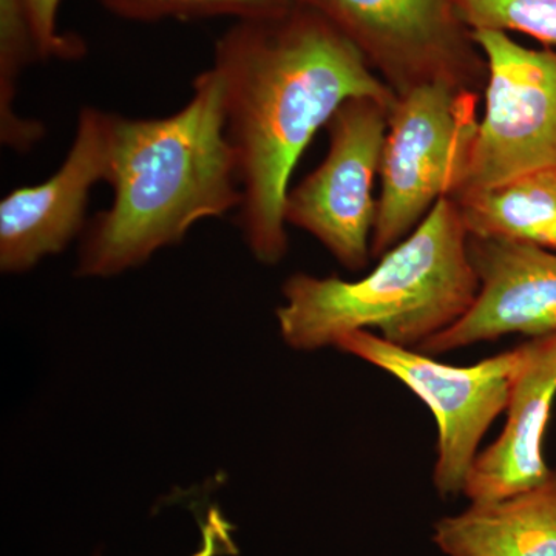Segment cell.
<instances>
[{"label":"cell","mask_w":556,"mask_h":556,"mask_svg":"<svg viewBox=\"0 0 556 556\" xmlns=\"http://www.w3.org/2000/svg\"><path fill=\"white\" fill-rule=\"evenodd\" d=\"M226 137L241 186L237 208L252 255L277 265L288 251L285 201L311 139L353 98L396 104L397 94L316 11L237 21L215 43Z\"/></svg>","instance_id":"obj_1"},{"label":"cell","mask_w":556,"mask_h":556,"mask_svg":"<svg viewBox=\"0 0 556 556\" xmlns=\"http://www.w3.org/2000/svg\"><path fill=\"white\" fill-rule=\"evenodd\" d=\"M112 206L90 223L83 277H112L185 239L201 219L241 204L236 153L226 137L223 84L214 68L193 80L185 108L166 118L112 115Z\"/></svg>","instance_id":"obj_2"},{"label":"cell","mask_w":556,"mask_h":556,"mask_svg":"<svg viewBox=\"0 0 556 556\" xmlns=\"http://www.w3.org/2000/svg\"><path fill=\"white\" fill-rule=\"evenodd\" d=\"M358 280L294 274L277 309L287 345L336 346L353 332H375L394 345L420 350L473 306L479 281L456 201L444 197L412 233Z\"/></svg>","instance_id":"obj_3"},{"label":"cell","mask_w":556,"mask_h":556,"mask_svg":"<svg viewBox=\"0 0 556 556\" xmlns=\"http://www.w3.org/2000/svg\"><path fill=\"white\" fill-rule=\"evenodd\" d=\"M479 98L441 83L397 97L380 161L371 257L407 239L439 200L456 192L479 126Z\"/></svg>","instance_id":"obj_4"},{"label":"cell","mask_w":556,"mask_h":556,"mask_svg":"<svg viewBox=\"0 0 556 556\" xmlns=\"http://www.w3.org/2000/svg\"><path fill=\"white\" fill-rule=\"evenodd\" d=\"M484 54V113L453 197L556 170V49H529L504 31H473Z\"/></svg>","instance_id":"obj_5"},{"label":"cell","mask_w":556,"mask_h":556,"mask_svg":"<svg viewBox=\"0 0 556 556\" xmlns=\"http://www.w3.org/2000/svg\"><path fill=\"white\" fill-rule=\"evenodd\" d=\"M316 11L397 97L427 84L481 93L486 62L452 0H291Z\"/></svg>","instance_id":"obj_6"},{"label":"cell","mask_w":556,"mask_h":556,"mask_svg":"<svg viewBox=\"0 0 556 556\" xmlns=\"http://www.w3.org/2000/svg\"><path fill=\"white\" fill-rule=\"evenodd\" d=\"M336 348L393 376L431 409L438 427L434 489L442 497L463 495L482 439L506 413L517 348L468 367L442 364L368 331L348 334Z\"/></svg>","instance_id":"obj_7"},{"label":"cell","mask_w":556,"mask_h":556,"mask_svg":"<svg viewBox=\"0 0 556 556\" xmlns=\"http://www.w3.org/2000/svg\"><path fill=\"white\" fill-rule=\"evenodd\" d=\"M393 105L362 97L340 105L328 123L327 156L289 189L285 222L308 232L346 269L371 258L378 201L372 186L380 172Z\"/></svg>","instance_id":"obj_8"},{"label":"cell","mask_w":556,"mask_h":556,"mask_svg":"<svg viewBox=\"0 0 556 556\" xmlns=\"http://www.w3.org/2000/svg\"><path fill=\"white\" fill-rule=\"evenodd\" d=\"M112 115L94 108L80 110L75 139L60 169L40 185L14 189L2 200V273H27L78 236L91 189L109 179Z\"/></svg>","instance_id":"obj_9"},{"label":"cell","mask_w":556,"mask_h":556,"mask_svg":"<svg viewBox=\"0 0 556 556\" xmlns=\"http://www.w3.org/2000/svg\"><path fill=\"white\" fill-rule=\"evenodd\" d=\"M479 291L466 316L420 348L445 354L506 336L556 332V252L503 239L468 236Z\"/></svg>","instance_id":"obj_10"},{"label":"cell","mask_w":556,"mask_h":556,"mask_svg":"<svg viewBox=\"0 0 556 556\" xmlns=\"http://www.w3.org/2000/svg\"><path fill=\"white\" fill-rule=\"evenodd\" d=\"M556 399V332L517 346L506 426L481 450L463 495L486 503L532 489L551 473L544 437Z\"/></svg>","instance_id":"obj_11"},{"label":"cell","mask_w":556,"mask_h":556,"mask_svg":"<svg viewBox=\"0 0 556 556\" xmlns=\"http://www.w3.org/2000/svg\"><path fill=\"white\" fill-rule=\"evenodd\" d=\"M431 541L444 556H556V467L532 489L439 518Z\"/></svg>","instance_id":"obj_12"},{"label":"cell","mask_w":556,"mask_h":556,"mask_svg":"<svg viewBox=\"0 0 556 556\" xmlns=\"http://www.w3.org/2000/svg\"><path fill=\"white\" fill-rule=\"evenodd\" d=\"M453 200L468 236L519 241L556 252V170L532 172Z\"/></svg>","instance_id":"obj_13"},{"label":"cell","mask_w":556,"mask_h":556,"mask_svg":"<svg viewBox=\"0 0 556 556\" xmlns=\"http://www.w3.org/2000/svg\"><path fill=\"white\" fill-rule=\"evenodd\" d=\"M35 60L40 54L21 0H0V139L16 152L35 148L46 135L42 123L14 110L22 72Z\"/></svg>","instance_id":"obj_14"},{"label":"cell","mask_w":556,"mask_h":556,"mask_svg":"<svg viewBox=\"0 0 556 556\" xmlns=\"http://www.w3.org/2000/svg\"><path fill=\"white\" fill-rule=\"evenodd\" d=\"M470 30L519 33L556 49V0H452Z\"/></svg>","instance_id":"obj_15"},{"label":"cell","mask_w":556,"mask_h":556,"mask_svg":"<svg viewBox=\"0 0 556 556\" xmlns=\"http://www.w3.org/2000/svg\"><path fill=\"white\" fill-rule=\"evenodd\" d=\"M102 5L127 21L206 20L230 16L237 21L277 16L291 9V0H100Z\"/></svg>","instance_id":"obj_16"},{"label":"cell","mask_w":556,"mask_h":556,"mask_svg":"<svg viewBox=\"0 0 556 556\" xmlns=\"http://www.w3.org/2000/svg\"><path fill=\"white\" fill-rule=\"evenodd\" d=\"M21 3L35 36L40 60H78L83 56L86 50L83 40L62 35L58 28L61 0H21Z\"/></svg>","instance_id":"obj_17"},{"label":"cell","mask_w":556,"mask_h":556,"mask_svg":"<svg viewBox=\"0 0 556 556\" xmlns=\"http://www.w3.org/2000/svg\"><path fill=\"white\" fill-rule=\"evenodd\" d=\"M203 548L193 556H214L218 552L219 538L225 535V525L219 521L218 517L212 518L211 525L204 529Z\"/></svg>","instance_id":"obj_18"}]
</instances>
